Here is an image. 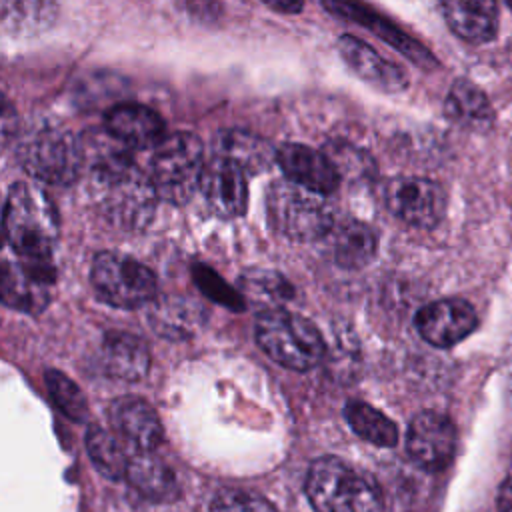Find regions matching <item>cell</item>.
<instances>
[{
    "label": "cell",
    "mask_w": 512,
    "mask_h": 512,
    "mask_svg": "<svg viewBox=\"0 0 512 512\" xmlns=\"http://www.w3.org/2000/svg\"><path fill=\"white\" fill-rule=\"evenodd\" d=\"M90 184L96 204L110 224L138 230L152 220L158 194L150 176L142 174L136 166L126 174Z\"/></svg>",
    "instance_id": "ba28073f"
},
{
    "label": "cell",
    "mask_w": 512,
    "mask_h": 512,
    "mask_svg": "<svg viewBox=\"0 0 512 512\" xmlns=\"http://www.w3.org/2000/svg\"><path fill=\"white\" fill-rule=\"evenodd\" d=\"M126 478L134 490L156 502H170L180 494L174 472L150 450L132 452Z\"/></svg>",
    "instance_id": "d4e9b609"
},
{
    "label": "cell",
    "mask_w": 512,
    "mask_h": 512,
    "mask_svg": "<svg viewBox=\"0 0 512 512\" xmlns=\"http://www.w3.org/2000/svg\"><path fill=\"white\" fill-rule=\"evenodd\" d=\"M192 276L196 286L214 302L238 312L244 310V296L242 292L234 290L230 284H226L210 266L204 264H196L192 268Z\"/></svg>",
    "instance_id": "1f68e13d"
},
{
    "label": "cell",
    "mask_w": 512,
    "mask_h": 512,
    "mask_svg": "<svg viewBox=\"0 0 512 512\" xmlns=\"http://www.w3.org/2000/svg\"><path fill=\"white\" fill-rule=\"evenodd\" d=\"M266 6H270L276 12L284 14H298L304 8L306 0H262Z\"/></svg>",
    "instance_id": "836d02e7"
},
{
    "label": "cell",
    "mask_w": 512,
    "mask_h": 512,
    "mask_svg": "<svg viewBox=\"0 0 512 512\" xmlns=\"http://www.w3.org/2000/svg\"><path fill=\"white\" fill-rule=\"evenodd\" d=\"M276 164L282 168L286 180L316 194H330L338 186L340 174L332 158L306 144H282L276 152Z\"/></svg>",
    "instance_id": "9a60e30c"
},
{
    "label": "cell",
    "mask_w": 512,
    "mask_h": 512,
    "mask_svg": "<svg viewBox=\"0 0 512 512\" xmlns=\"http://www.w3.org/2000/svg\"><path fill=\"white\" fill-rule=\"evenodd\" d=\"M322 6L332 16H338L342 20H352L358 26L370 30L374 36H378L380 40H384L386 44H390L392 48H396L398 52L408 56L418 66H422V68L436 66V60L426 46H422L418 40L408 36L402 28L394 26L388 18H384L382 14H378L364 2H360V0H322Z\"/></svg>",
    "instance_id": "7c38bea8"
},
{
    "label": "cell",
    "mask_w": 512,
    "mask_h": 512,
    "mask_svg": "<svg viewBox=\"0 0 512 512\" xmlns=\"http://www.w3.org/2000/svg\"><path fill=\"white\" fill-rule=\"evenodd\" d=\"M100 360L110 376L122 380H140L150 368L146 342L128 332H108L102 340Z\"/></svg>",
    "instance_id": "603a6c76"
},
{
    "label": "cell",
    "mask_w": 512,
    "mask_h": 512,
    "mask_svg": "<svg viewBox=\"0 0 512 512\" xmlns=\"http://www.w3.org/2000/svg\"><path fill=\"white\" fill-rule=\"evenodd\" d=\"M498 510L512 512V478L504 480L498 490Z\"/></svg>",
    "instance_id": "e575fe53"
},
{
    "label": "cell",
    "mask_w": 512,
    "mask_h": 512,
    "mask_svg": "<svg viewBox=\"0 0 512 512\" xmlns=\"http://www.w3.org/2000/svg\"><path fill=\"white\" fill-rule=\"evenodd\" d=\"M420 336L438 348L464 340L478 324L474 308L462 298H444L422 306L414 318Z\"/></svg>",
    "instance_id": "4fadbf2b"
},
{
    "label": "cell",
    "mask_w": 512,
    "mask_h": 512,
    "mask_svg": "<svg viewBox=\"0 0 512 512\" xmlns=\"http://www.w3.org/2000/svg\"><path fill=\"white\" fill-rule=\"evenodd\" d=\"M204 318V308L186 296H156L150 302L148 320L164 338H190L204 324Z\"/></svg>",
    "instance_id": "cb8c5ba5"
},
{
    "label": "cell",
    "mask_w": 512,
    "mask_h": 512,
    "mask_svg": "<svg viewBox=\"0 0 512 512\" xmlns=\"http://www.w3.org/2000/svg\"><path fill=\"white\" fill-rule=\"evenodd\" d=\"M304 490L316 512H384L378 484L336 456L312 462Z\"/></svg>",
    "instance_id": "3957f363"
},
{
    "label": "cell",
    "mask_w": 512,
    "mask_h": 512,
    "mask_svg": "<svg viewBox=\"0 0 512 512\" xmlns=\"http://www.w3.org/2000/svg\"><path fill=\"white\" fill-rule=\"evenodd\" d=\"M104 128L130 148H156L166 130L156 110L136 102L112 106L104 116Z\"/></svg>",
    "instance_id": "ac0fdd59"
},
{
    "label": "cell",
    "mask_w": 512,
    "mask_h": 512,
    "mask_svg": "<svg viewBox=\"0 0 512 512\" xmlns=\"http://www.w3.org/2000/svg\"><path fill=\"white\" fill-rule=\"evenodd\" d=\"M210 508L212 512H278L262 496L238 488H224L216 492Z\"/></svg>",
    "instance_id": "d6a6232c"
},
{
    "label": "cell",
    "mask_w": 512,
    "mask_h": 512,
    "mask_svg": "<svg viewBox=\"0 0 512 512\" xmlns=\"http://www.w3.org/2000/svg\"><path fill=\"white\" fill-rule=\"evenodd\" d=\"M266 220L274 232L296 242L326 238L334 228L330 204L290 180H276L266 192Z\"/></svg>",
    "instance_id": "5b68a950"
},
{
    "label": "cell",
    "mask_w": 512,
    "mask_h": 512,
    "mask_svg": "<svg viewBox=\"0 0 512 512\" xmlns=\"http://www.w3.org/2000/svg\"><path fill=\"white\" fill-rule=\"evenodd\" d=\"M46 388L54 400V404L74 422H82L88 416V402L82 390L62 372L48 370L44 374Z\"/></svg>",
    "instance_id": "4dcf8cb0"
},
{
    "label": "cell",
    "mask_w": 512,
    "mask_h": 512,
    "mask_svg": "<svg viewBox=\"0 0 512 512\" xmlns=\"http://www.w3.org/2000/svg\"><path fill=\"white\" fill-rule=\"evenodd\" d=\"M406 450L428 472L446 468L456 452V428L452 420L434 410L416 414L408 426Z\"/></svg>",
    "instance_id": "8fae6325"
},
{
    "label": "cell",
    "mask_w": 512,
    "mask_h": 512,
    "mask_svg": "<svg viewBox=\"0 0 512 512\" xmlns=\"http://www.w3.org/2000/svg\"><path fill=\"white\" fill-rule=\"evenodd\" d=\"M344 416L350 428L364 438L370 444L382 446V448H392L398 442V428L396 424L384 416L380 410L374 406L360 402V400H350L344 406Z\"/></svg>",
    "instance_id": "4316f807"
},
{
    "label": "cell",
    "mask_w": 512,
    "mask_h": 512,
    "mask_svg": "<svg viewBox=\"0 0 512 512\" xmlns=\"http://www.w3.org/2000/svg\"><path fill=\"white\" fill-rule=\"evenodd\" d=\"M8 248L20 258H52L58 242V214L50 196L36 184L14 182L2 218Z\"/></svg>",
    "instance_id": "6da1fadb"
},
{
    "label": "cell",
    "mask_w": 512,
    "mask_h": 512,
    "mask_svg": "<svg viewBox=\"0 0 512 512\" xmlns=\"http://www.w3.org/2000/svg\"><path fill=\"white\" fill-rule=\"evenodd\" d=\"M254 336L268 358L290 370H312L326 354L318 328L308 318L284 308L262 310L256 316Z\"/></svg>",
    "instance_id": "277c9868"
},
{
    "label": "cell",
    "mask_w": 512,
    "mask_h": 512,
    "mask_svg": "<svg viewBox=\"0 0 512 512\" xmlns=\"http://www.w3.org/2000/svg\"><path fill=\"white\" fill-rule=\"evenodd\" d=\"M84 170L88 172L90 182L108 180L120 174L130 172L136 164L132 158V148L118 140L112 132L104 130H86L80 136Z\"/></svg>",
    "instance_id": "d6986e66"
},
{
    "label": "cell",
    "mask_w": 512,
    "mask_h": 512,
    "mask_svg": "<svg viewBox=\"0 0 512 512\" xmlns=\"http://www.w3.org/2000/svg\"><path fill=\"white\" fill-rule=\"evenodd\" d=\"M444 114L454 124L474 132H486L494 120L488 98L468 80H456L452 84L444 102Z\"/></svg>",
    "instance_id": "484cf974"
},
{
    "label": "cell",
    "mask_w": 512,
    "mask_h": 512,
    "mask_svg": "<svg viewBox=\"0 0 512 512\" xmlns=\"http://www.w3.org/2000/svg\"><path fill=\"white\" fill-rule=\"evenodd\" d=\"M450 30L468 42H486L498 30L496 0H438Z\"/></svg>",
    "instance_id": "ffe728a7"
},
{
    "label": "cell",
    "mask_w": 512,
    "mask_h": 512,
    "mask_svg": "<svg viewBox=\"0 0 512 512\" xmlns=\"http://www.w3.org/2000/svg\"><path fill=\"white\" fill-rule=\"evenodd\" d=\"M90 282L98 298L116 308H140L158 296L154 272L132 256L100 252L92 260Z\"/></svg>",
    "instance_id": "52a82bcc"
},
{
    "label": "cell",
    "mask_w": 512,
    "mask_h": 512,
    "mask_svg": "<svg viewBox=\"0 0 512 512\" xmlns=\"http://www.w3.org/2000/svg\"><path fill=\"white\" fill-rule=\"evenodd\" d=\"M54 280L56 270L52 258H4L0 274L2 302L20 312L38 314L50 302Z\"/></svg>",
    "instance_id": "30bf717a"
},
{
    "label": "cell",
    "mask_w": 512,
    "mask_h": 512,
    "mask_svg": "<svg viewBox=\"0 0 512 512\" xmlns=\"http://www.w3.org/2000/svg\"><path fill=\"white\" fill-rule=\"evenodd\" d=\"M238 286L246 298L264 302V304H268V308H278L276 304L292 298L290 282L282 274H278L274 270H266V268L246 270L238 278ZM268 308H264V310H268Z\"/></svg>",
    "instance_id": "f546056e"
},
{
    "label": "cell",
    "mask_w": 512,
    "mask_h": 512,
    "mask_svg": "<svg viewBox=\"0 0 512 512\" xmlns=\"http://www.w3.org/2000/svg\"><path fill=\"white\" fill-rule=\"evenodd\" d=\"M112 428L138 450H154L162 438V424L154 408L138 396H120L108 406Z\"/></svg>",
    "instance_id": "e0dca14e"
},
{
    "label": "cell",
    "mask_w": 512,
    "mask_h": 512,
    "mask_svg": "<svg viewBox=\"0 0 512 512\" xmlns=\"http://www.w3.org/2000/svg\"><path fill=\"white\" fill-rule=\"evenodd\" d=\"M16 160L32 178L54 186L74 184L84 170L80 136L50 120L36 122L18 136Z\"/></svg>",
    "instance_id": "7a4b0ae2"
},
{
    "label": "cell",
    "mask_w": 512,
    "mask_h": 512,
    "mask_svg": "<svg viewBox=\"0 0 512 512\" xmlns=\"http://www.w3.org/2000/svg\"><path fill=\"white\" fill-rule=\"evenodd\" d=\"M330 258L346 270H358L372 262L378 250L376 232L358 220H348L334 226L326 236Z\"/></svg>",
    "instance_id": "44dd1931"
},
{
    "label": "cell",
    "mask_w": 512,
    "mask_h": 512,
    "mask_svg": "<svg viewBox=\"0 0 512 512\" xmlns=\"http://www.w3.org/2000/svg\"><path fill=\"white\" fill-rule=\"evenodd\" d=\"M386 208L414 228H434L446 212L444 188L422 176H394L382 186Z\"/></svg>",
    "instance_id": "9c48e42d"
},
{
    "label": "cell",
    "mask_w": 512,
    "mask_h": 512,
    "mask_svg": "<svg viewBox=\"0 0 512 512\" xmlns=\"http://www.w3.org/2000/svg\"><path fill=\"white\" fill-rule=\"evenodd\" d=\"M86 450L96 470L108 480L126 478L130 456L122 442L100 426H90L86 434Z\"/></svg>",
    "instance_id": "83f0119b"
},
{
    "label": "cell",
    "mask_w": 512,
    "mask_h": 512,
    "mask_svg": "<svg viewBox=\"0 0 512 512\" xmlns=\"http://www.w3.org/2000/svg\"><path fill=\"white\" fill-rule=\"evenodd\" d=\"M336 48L346 66L366 84L384 92H400L406 88L408 76L404 68L388 58H382L364 40L352 34H342L336 42Z\"/></svg>",
    "instance_id": "2e32d148"
},
{
    "label": "cell",
    "mask_w": 512,
    "mask_h": 512,
    "mask_svg": "<svg viewBox=\"0 0 512 512\" xmlns=\"http://www.w3.org/2000/svg\"><path fill=\"white\" fill-rule=\"evenodd\" d=\"M200 192L210 210L222 218L242 216L248 208L246 172L226 158L212 156V160L206 162Z\"/></svg>",
    "instance_id": "5bb4252c"
},
{
    "label": "cell",
    "mask_w": 512,
    "mask_h": 512,
    "mask_svg": "<svg viewBox=\"0 0 512 512\" xmlns=\"http://www.w3.org/2000/svg\"><path fill=\"white\" fill-rule=\"evenodd\" d=\"M204 166L202 140L192 132H174L154 148L148 176L158 198L170 204H184L200 190Z\"/></svg>",
    "instance_id": "8992f818"
},
{
    "label": "cell",
    "mask_w": 512,
    "mask_h": 512,
    "mask_svg": "<svg viewBox=\"0 0 512 512\" xmlns=\"http://www.w3.org/2000/svg\"><path fill=\"white\" fill-rule=\"evenodd\" d=\"M2 22L10 34H38L56 18L54 0H4Z\"/></svg>",
    "instance_id": "f1b7e54d"
},
{
    "label": "cell",
    "mask_w": 512,
    "mask_h": 512,
    "mask_svg": "<svg viewBox=\"0 0 512 512\" xmlns=\"http://www.w3.org/2000/svg\"><path fill=\"white\" fill-rule=\"evenodd\" d=\"M276 152L268 140L240 128L220 130L214 138V156L238 164L246 174L266 172L276 162Z\"/></svg>",
    "instance_id": "7402d4cb"
}]
</instances>
